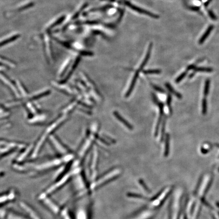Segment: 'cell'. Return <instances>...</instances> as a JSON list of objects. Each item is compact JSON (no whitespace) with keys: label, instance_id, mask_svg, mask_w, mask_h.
I'll use <instances>...</instances> for the list:
<instances>
[{"label":"cell","instance_id":"cell-1","mask_svg":"<svg viewBox=\"0 0 219 219\" xmlns=\"http://www.w3.org/2000/svg\"><path fill=\"white\" fill-rule=\"evenodd\" d=\"M26 147L25 144L23 143H16L0 139V158L17 150H23Z\"/></svg>","mask_w":219,"mask_h":219},{"label":"cell","instance_id":"cell-2","mask_svg":"<svg viewBox=\"0 0 219 219\" xmlns=\"http://www.w3.org/2000/svg\"><path fill=\"white\" fill-rule=\"evenodd\" d=\"M18 192L16 189H10L7 191L0 193V207L16 201L18 197Z\"/></svg>","mask_w":219,"mask_h":219},{"label":"cell","instance_id":"cell-3","mask_svg":"<svg viewBox=\"0 0 219 219\" xmlns=\"http://www.w3.org/2000/svg\"><path fill=\"white\" fill-rule=\"evenodd\" d=\"M0 219H29L25 214L0 207Z\"/></svg>","mask_w":219,"mask_h":219},{"label":"cell","instance_id":"cell-4","mask_svg":"<svg viewBox=\"0 0 219 219\" xmlns=\"http://www.w3.org/2000/svg\"><path fill=\"white\" fill-rule=\"evenodd\" d=\"M0 81L10 89V91L12 92L13 95L16 97L17 99L20 100V93L18 92V89L16 84H14L13 82H11L10 79L7 78V77L3 75L1 73H0Z\"/></svg>","mask_w":219,"mask_h":219},{"label":"cell","instance_id":"cell-5","mask_svg":"<svg viewBox=\"0 0 219 219\" xmlns=\"http://www.w3.org/2000/svg\"><path fill=\"white\" fill-rule=\"evenodd\" d=\"M124 4L127 6V7H129L130 8L134 10V11H136V12H137L139 13L147 15V16L151 17H152V18H159V16H157L156 14H153L152 13L149 12V11H147V10H144V9L141 8L140 7H137V6H136L133 5L131 2L127 1L124 0Z\"/></svg>","mask_w":219,"mask_h":219},{"label":"cell","instance_id":"cell-6","mask_svg":"<svg viewBox=\"0 0 219 219\" xmlns=\"http://www.w3.org/2000/svg\"><path fill=\"white\" fill-rule=\"evenodd\" d=\"M47 119L45 113H37L28 119V123L31 124H39L44 122Z\"/></svg>","mask_w":219,"mask_h":219},{"label":"cell","instance_id":"cell-7","mask_svg":"<svg viewBox=\"0 0 219 219\" xmlns=\"http://www.w3.org/2000/svg\"><path fill=\"white\" fill-rule=\"evenodd\" d=\"M157 105H158L159 108V117L158 118V121H157L156 126L155 132V136L158 135L159 129L160 126L161 122L162 121V117H163L164 112L163 104L161 103V102H159Z\"/></svg>","mask_w":219,"mask_h":219},{"label":"cell","instance_id":"cell-8","mask_svg":"<svg viewBox=\"0 0 219 219\" xmlns=\"http://www.w3.org/2000/svg\"><path fill=\"white\" fill-rule=\"evenodd\" d=\"M139 75H140V72H139V71L136 70V73H135V75L133 76L132 79V82H131L129 88L128 89L127 92H126V94H125V97H128L129 96H131L132 92L133 91V88H135V85H136V81H137V78L139 77Z\"/></svg>","mask_w":219,"mask_h":219},{"label":"cell","instance_id":"cell-9","mask_svg":"<svg viewBox=\"0 0 219 219\" xmlns=\"http://www.w3.org/2000/svg\"><path fill=\"white\" fill-rule=\"evenodd\" d=\"M81 60L80 56H78L77 58L76 59L75 61H74V63L72 67V69H71V70L69 72V73H68V75H67V77H65V79H64V80L60 81V82H59L60 83V84H65L66 82L68 81V80L70 78L71 76L72 75L74 71H75V69H76L77 67L78 66V64L80 63Z\"/></svg>","mask_w":219,"mask_h":219},{"label":"cell","instance_id":"cell-10","mask_svg":"<svg viewBox=\"0 0 219 219\" xmlns=\"http://www.w3.org/2000/svg\"><path fill=\"white\" fill-rule=\"evenodd\" d=\"M113 115L115 116L117 119H118V120L121 123H122L125 127L127 128L128 129L131 130V131L133 129L132 125L131 123H129V122H128L126 120V119H125L118 112L114 111V112H113Z\"/></svg>","mask_w":219,"mask_h":219},{"label":"cell","instance_id":"cell-11","mask_svg":"<svg viewBox=\"0 0 219 219\" xmlns=\"http://www.w3.org/2000/svg\"><path fill=\"white\" fill-rule=\"evenodd\" d=\"M152 43H151L149 45L148 47V50L147 51V54H146V56L145 57L144 60H143V62L141 65L140 67H139V69H137V71H139V72H140L141 71L143 70V69L144 68L145 66L146 65V64L148 63L149 58H150L152 48Z\"/></svg>","mask_w":219,"mask_h":219},{"label":"cell","instance_id":"cell-12","mask_svg":"<svg viewBox=\"0 0 219 219\" xmlns=\"http://www.w3.org/2000/svg\"><path fill=\"white\" fill-rule=\"evenodd\" d=\"M213 29H214V26L213 25H211L208 27L207 31H205L204 34L202 36L201 38L200 39L199 41V43L200 44H203L205 41L206 39L208 37L209 34H211V32L212 31Z\"/></svg>","mask_w":219,"mask_h":219},{"label":"cell","instance_id":"cell-13","mask_svg":"<svg viewBox=\"0 0 219 219\" xmlns=\"http://www.w3.org/2000/svg\"><path fill=\"white\" fill-rule=\"evenodd\" d=\"M169 141H170V136L168 133H167L165 136V150H164V156H168L169 152Z\"/></svg>","mask_w":219,"mask_h":219},{"label":"cell","instance_id":"cell-14","mask_svg":"<svg viewBox=\"0 0 219 219\" xmlns=\"http://www.w3.org/2000/svg\"><path fill=\"white\" fill-rule=\"evenodd\" d=\"M165 86H166V87L168 89L169 92H171V93L175 94V96H176L177 97L178 99H182V95H181L180 93H179V92H177L176 91L172 88V86H171V85L170 84L168 83H167L165 84Z\"/></svg>","mask_w":219,"mask_h":219},{"label":"cell","instance_id":"cell-15","mask_svg":"<svg viewBox=\"0 0 219 219\" xmlns=\"http://www.w3.org/2000/svg\"><path fill=\"white\" fill-rule=\"evenodd\" d=\"M19 37V35H14L13 36H12L11 37L7 39H6L5 40H3L1 42H0V47L5 45L7 43H10L12 42L13 40H15L16 39H17Z\"/></svg>","mask_w":219,"mask_h":219},{"label":"cell","instance_id":"cell-16","mask_svg":"<svg viewBox=\"0 0 219 219\" xmlns=\"http://www.w3.org/2000/svg\"><path fill=\"white\" fill-rule=\"evenodd\" d=\"M9 115L8 111L0 105V119H5V118L8 117Z\"/></svg>","mask_w":219,"mask_h":219},{"label":"cell","instance_id":"cell-17","mask_svg":"<svg viewBox=\"0 0 219 219\" xmlns=\"http://www.w3.org/2000/svg\"><path fill=\"white\" fill-rule=\"evenodd\" d=\"M195 72H212L213 71L212 68L205 67H196L193 69Z\"/></svg>","mask_w":219,"mask_h":219},{"label":"cell","instance_id":"cell-18","mask_svg":"<svg viewBox=\"0 0 219 219\" xmlns=\"http://www.w3.org/2000/svg\"><path fill=\"white\" fill-rule=\"evenodd\" d=\"M209 85H210V80L209 79H207L205 81L204 88L203 93L204 96H208L209 90Z\"/></svg>","mask_w":219,"mask_h":219},{"label":"cell","instance_id":"cell-19","mask_svg":"<svg viewBox=\"0 0 219 219\" xmlns=\"http://www.w3.org/2000/svg\"><path fill=\"white\" fill-rule=\"evenodd\" d=\"M143 73L146 75H153V74H160L161 71L160 69H148L143 71Z\"/></svg>","mask_w":219,"mask_h":219},{"label":"cell","instance_id":"cell-20","mask_svg":"<svg viewBox=\"0 0 219 219\" xmlns=\"http://www.w3.org/2000/svg\"><path fill=\"white\" fill-rule=\"evenodd\" d=\"M208 111V103L206 98H204L202 101V113L203 115L207 114Z\"/></svg>","mask_w":219,"mask_h":219},{"label":"cell","instance_id":"cell-21","mask_svg":"<svg viewBox=\"0 0 219 219\" xmlns=\"http://www.w3.org/2000/svg\"><path fill=\"white\" fill-rule=\"evenodd\" d=\"M166 120H167V118L165 117L164 118L163 122H162V129H161V141H162L163 140L164 136V133H165Z\"/></svg>","mask_w":219,"mask_h":219},{"label":"cell","instance_id":"cell-22","mask_svg":"<svg viewBox=\"0 0 219 219\" xmlns=\"http://www.w3.org/2000/svg\"><path fill=\"white\" fill-rule=\"evenodd\" d=\"M87 3H85V4H84V5L82 6V8H81L78 11V12H77L74 14V16L73 17V19H75V18H77L78 16H79V14H80V13L81 12H82V11H83L85 8H86V7L87 6Z\"/></svg>","mask_w":219,"mask_h":219},{"label":"cell","instance_id":"cell-23","mask_svg":"<svg viewBox=\"0 0 219 219\" xmlns=\"http://www.w3.org/2000/svg\"><path fill=\"white\" fill-rule=\"evenodd\" d=\"M167 104L168 108H169V112L171 113H172V110L171 108V104H172V96L171 94H168V98L167 100Z\"/></svg>","mask_w":219,"mask_h":219},{"label":"cell","instance_id":"cell-24","mask_svg":"<svg viewBox=\"0 0 219 219\" xmlns=\"http://www.w3.org/2000/svg\"><path fill=\"white\" fill-rule=\"evenodd\" d=\"M187 71H185L184 72L182 73L177 78L176 80V82L177 83H180V82L185 77L186 75H187Z\"/></svg>","mask_w":219,"mask_h":219},{"label":"cell","instance_id":"cell-25","mask_svg":"<svg viewBox=\"0 0 219 219\" xmlns=\"http://www.w3.org/2000/svg\"><path fill=\"white\" fill-rule=\"evenodd\" d=\"M65 17L64 16L61 17L60 18H59V19L57 20V21H56V22H54V24H52L51 26H50V28H53V27H54V26H56L57 25H58L59 24H60V23L63 22V20H65Z\"/></svg>","mask_w":219,"mask_h":219},{"label":"cell","instance_id":"cell-26","mask_svg":"<svg viewBox=\"0 0 219 219\" xmlns=\"http://www.w3.org/2000/svg\"><path fill=\"white\" fill-rule=\"evenodd\" d=\"M152 86L155 90H156L157 92H159L160 93H164L165 92V91H164V89L161 88V87H160L159 86H157L156 85L152 84Z\"/></svg>","mask_w":219,"mask_h":219},{"label":"cell","instance_id":"cell-27","mask_svg":"<svg viewBox=\"0 0 219 219\" xmlns=\"http://www.w3.org/2000/svg\"><path fill=\"white\" fill-rule=\"evenodd\" d=\"M152 97L153 101H154V103H155L156 104H158L159 102H158V99H157V97H156V96L155 94H152Z\"/></svg>","mask_w":219,"mask_h":219},{"label":"cell","instance_id":"cell-28","mask_svg":"<svg viewBox=\"0 0 219 219\" xmlns=\"http://www.w3.org/2000/svg\"><path fill=\"white\" fill-rule=\"evenodd\" d=\"M104 136L105 138H106V139H108L110 141V142H112V143H114H114H116V141H115V140H113V139H112L111 137H109L108 136L105 135Z\"/></svg>","mask_w":219,"mask_h":219},{"label":"cell","instance_id":"cell-29","mask_svg":"<svg viewBox=\"0 0 219 219\" xmlns=\"http://www.w3.org/2000/svg\"><path fill=\"white\" fill-rule=\"evenodd\" d=\"M208 14H209V16L211 17V18H212V20H216V16L214 15V13L212 12V11H209L208 12Z\"/></svg>","mask_w":219,"mask_h":219},{"label":"cell","instance_id":"cell-30","mask_svg":"<svg viewBox=\"0 0 219 219\" xmlns=\"http://www.w3.org/2000/svg\"><path fill=\"white\" fill-rule=\"evenodd\" d=\"M209 150L207 149H204L203 148H202L201 149V152L203 154H207V153H208Z\"/></svg>","mask_w":219,"mask_h":219},{"label":"cell","instance_id":"cell-31","mask_svg":"<svg viewBox=\"0 0 219 219\" xmlns=\"http://www.w3.org/2000/svg\"><path fill=\"white\" fill-rule=\"evenodd\" d=\"M5 121V119H0V127L2 126V125H4Z\"/></svg>","mask_w":219,"mask_h":219},{"label":"cell","instance_id":"cell-32","mask_svg":"<svg viewBox=\"0 0 219 219\" xmlns=\"http://www.w3.org/2000/svg\"><path fill=\"white\" fill-rule=\"evenodd\" d=\"M101 1H106L111 2H114L116 1V0H101Z\"/></svg>","mask_w":219,"mask_h":219},{"label":"cell","instance_id":"cell-33","mask_svg":"<svg viewBox=\"0 0 219 219\" xmlns=\"http://www.w3.org/2000/svg\"><path fill=\"white\" fill-rule=\"evenodd\" d=\"M194 75V73H192V74H191V75L189 76V78H192L193 77V76Z\"/></svg>","mask_w":219,"mask_h":219},{"label":"cell","instance_id":"cell-34","mask_svg":"<svg viewBox=\"0 0 219 219\" xmlns=\"http://www.w3.org/2000/svg\"><path fill=\"white\" fill-rule=\"evenodd\" d=\"M184 219H187V217L186 216H185L184 217Z\"/></svg>","mask_w":219,"mask_h":219}]
</instances>
